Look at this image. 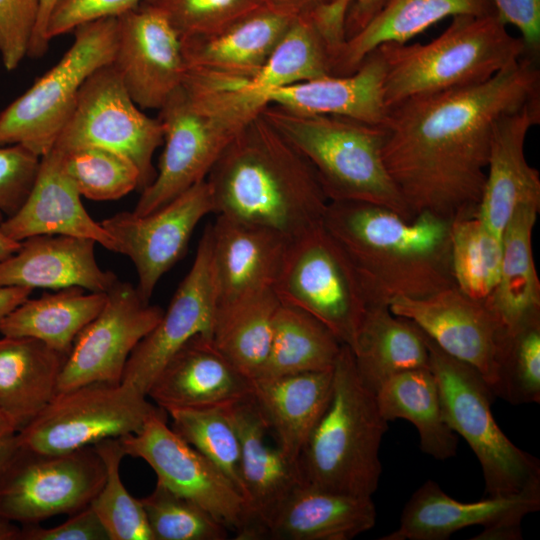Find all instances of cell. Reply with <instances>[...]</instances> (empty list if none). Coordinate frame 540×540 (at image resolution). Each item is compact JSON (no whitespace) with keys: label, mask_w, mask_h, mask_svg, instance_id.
<instances>
[{"label":"cell","mask_w":540,"mask_h":540,"mask_svg":"<svg viewBox=\"0 0 540 540\" xmlns=\"http://www.w3.org/2000/svg\"><path fill=\"white\" fill-rule=\"evenodd\" d=\"M537 60L525 54L484 82L388 108L383 161L414 216L477 213L497 121L540 96Z\"/></svg>","instance_id":"obj_1"},{"label":"cell","mask_w":540,"mask_h":540,"mask_svg":"<svg viewBox=\"0 0 540 540\" xmlns=\"http://www.w3.org/2000/svg\"><path fill=\"white\" fill-rule=\"evenodd\" d=\"M213 213L286 240L323 222L329 203L306 158L260 113L206 177Z\"/></svg>","instance_id":"obj_2"},{"label":"cell","mask_w":540,"mask_h":540,"mask_svg":"<svg viewBox=\"0 0 540 540\" xmlns=\"http://www.w3.org/2000/svg\"><path fill=\"white\" fill-rule=\"evenodd\" d=\"M322 223L352 263L369 305L455 286L451 221L429 213L406 219L371 203L331 201Z\"/></svg>","instance_id":"obj_3"},{"label":"cell","mask_w":540,"mask_h":540,"mask_svg":"<svg viewBox=\"0 0 540 540\" xmlns=\"http://www.w3.org/2000/svg\"><path fill=\"white\" fill-rule=\"evenodd\" d=\"M247 82L187 71L159 109L164 149L134 214L147 215L206 179L225 148L268 104Z\"/></svg>","instance_id":"obj_4"},{"label":"cell","mask_w":540,"mask_h":540,"mask_svg":"<svg viewBox=\"0 0 540 540\" xmlns=\"http://www.w3.org/2000/svg\"><path fill=\"white\" fill-rule=\"evenodd\" d=\"M387 429L375 393L359 376L351 349L343 345L333 369L329 404L297 460L301 481L372 497L382 472L379 449Z\"/></svg>","instance_id":"obj_5"},{"label":"cell","mask_w":540,"mask_h":540,"mask_svg":"<svg viewBox=\"0 0 540 540\" xmlns=\"http://www.w3.org/2000/svg\"><path fill=\"white\" fill-rule=\"evenodd\" d=\"M261 114L310 163L329 202L371 203L414 217L384 164L382 125L275 104H267Z\"/></svg>","instance_id":"obj_6"},{"label":"cell","mask_w":540,"mask_h":540,"mask_svg":"<svg viewBox=\"0 0 540 540\" xmlns=\"http://www.w3.org/2000/svg\"><path fill=\"white\" fill-rule=\"evenodd\" d=\"M385 63L387 108L416 95L484 82L526 54L497 15L452 17L426 44L384 43L376 48Z\"/></svg>","instance_id":"obj_7"},{"label":"cell","mask_w":540,"mask_h":540,"mask_svg":"<svg viewBox=\"0 0 540 540\" xmlns=\"http://www.w3.org/2000/svg\"><path fill=\"white\" fill-rule=\"evenodd\" d=\"M424 335L443 417L476 455L486 495L509 496L540 487L539 460L517 447L500 429L491 410L494 395L485 379L474 367L448 355Z\"/></svg>","instance_id":"obj_8"},{"label":"cell","mask_w":540,"mask_h":540,"mask_svg":"<svg viewBox=\"0 0 540 540\" xmlns=\"http://www.w3.org/2000/svg\"><path fill=\"white\" fill-rule=\"evenodd\" d=\"M117 18L92 21L74 29L61 59L0 113V147L21 145L42 157L54 146L81 87L99 68L111 64Z\"/></svg>","instance_id":"obj_9"},{"label":"cell","mask_w":540,"mask_h":540,"mask_svg":"<svg viewBox=\"0 0 540 540\" xmlns=\"http://www.w3.org/2000/svg\"><path fill=\"white\" fill-rule=\"evenodd\" d=\"M274 291L282 304L297 307L355 348L369 306L357 273L323 223L287 240Z\"/></svg>","instance_id":"obj_10"},{"label":"cell","mask_w":540,"mask_h":540,"mask_svg":"<svg viewBox=\"0 0 540 540\" xmlns=\"http://www.w3.org/2000/svg\"><path fill=\"white\" fill-rule=\"evenodd\" d=\"M159 409L126 383H89L56 393L17 436L23 448L65 453L136 433Z\"/></svg>","instance_id":"obj_11"},{"label":"cell","mask_w":540,"mask_h":540,"mask_svg":"<svg viewBox=\"0 0 540 540\" xmlns=\"http://www.w3.org/2000/svg\"><path fill=\"white\" fill-rule=\"evenodd\" d=\"M105 477L94 446L65 453L20 446L0 475V515L24 525L72 515L90 504Z\"/></svg>","instance_id":"obj_12"},{"label":"cell","mask_w":540,"mask_h":540,"mask_svg":"<svg viewBox=\"0 0 540 540\" xmlns=\"http://www.w3.org/2000/svg\"><path fill=\"white\" fill-rule=\"evenodd\" d=\"M162 144L159 119L141 111L112 64H108L96 70L81 87L53 148L67 151L93 146L117 152L139 170L142 191L155 178L152 160Z\"/></svg>","instance_id":"obj_13"},{"label":"cell","mask_w":540,"mask_h":540,"mask_svg":"<svg viewBox=\"0 0 540 540\" xmlns=\"http://www.w3.org/2000/svg\"><path fill=\"white\" fill-rule=\"evenodd\" d=\"M126 455L143 459L157 482L208 511L237 536L245 525V501L225 473L167 424L160 408L142 428L119 437Z\"/></svg>","instance_id":"obj_14"},{"label":"cell","mask_w":540,"mask_h":540,"mask_svg":"<svg viewBox=\"0 0 540 540\" xmlns=\"http://www.w3.org/2000/svg\"><path fill=\"white\" fill-rule=\"evenodd\" d=\"M106 295L100 313L76 337L57 393L95 382L120 383L131 353L164 313L128 282L118 280Z\"/></svg>","instance_id":"obj_15"},{"label":"cell","mask_w":540,"mask_h":540,"mask_svg":"<svg viewBox=\"0 0 540 540\" xmlns=\"http://www.w3.org/2000/svg\"><path fill=\"white\" fill-rule=\"evenodd\" d=\"M209 213L213 202L205 179L147 215L124 211L101 221L116 241V252L134 264L136 289L144 302L149 303L161 277L183 257L194 229Z\"/></svg>","instance_id":"obj_16"},{"label":"cell","mask_w":540,"mask_h":540,"mask_svg":"<svg viewBox=\"0 0 540 540\" xmlns=\"http://www.w3.org/2000/svg\"><path fill=\"white\" fill-rule=\"evenodd\" d=\"M389 309L412 321L445 353L474 367L493 388L508 335L485 301L453 286L422 298H395Z\"/></svg>","instance_id":"obj_17"},{"label":"cell","mask_w":540,"mask_h":540,"mask_svg":"<svg viewBox=\"0 0 540 540\" xmlns=\"http://www.w3.org/2000/svg\"><path fill=\"white\" fill-rule=\"evenodd\" d=\"M540 509V487L519 493L461 502L447 495L433 480L410 497L393 532L381 540H446L470 526H482L473 540H520L523 518Z\"/></svg>","instance_id":"obj_18"},{"label":"cell","mask_w":540,"mask_h":540,"mask_svg":"<svg viewBox=\"0 0 540 540\" xmlns=\"http://www.w3.org/2000/svg\"><path fill=\"white\" fill-rule=\"evenodd\" d=\"M214 317L212 233L211 224H208L191 268L160 321L131 353L121 382L147 396L157 375L185 343L197 335L212 339Z\"/></svg>","instance_id":"obj_19"},{"label":"cell","mask_w":540,"mask_h":540,"mask_svg":"<svg viewBox=\"0 0 540 540\" xmlns=\"http://www.w3.org/2000/svg\"><path fill=\"white\" fill-rule=\"evenodd\" d=\"M111 64L142 109L159 110L187 73L179 34L160 10L144 1L117 18Z\"/></svg>","instance_id":"obj_20"},{"label":"cell","mask_w":540,"mask_h":540,"mask_svg":"<svg viewBox=\"0 0 540 540\" xmlns=\"http://www.w3.org/2000/svg\"><path fill=\"white\" fill-rule=\"evenodd\" d=\"M211 233L215 317L274 289L284 237L220 215Z\"/></svg>","instance_id":"obj_21"},{"label":"cell","mask_w":540,"mask_h":540,"mask_svg":"<svg viewBox=\"0 0 540 540\" xmlns=\"http://www.w3.org/2000/svg\"><path fill=\"white\" fill-rule=\"evenodd\" d=\"M240 440L241 492L246 519L238 540H261L273 513L301 483L298 463L278 446L270 447L268 426L252 396L230 405Z\"/></svg>","instance_id":"obj_22"},{"label":"cell","mask_w":540,"mask_h":540,"mask_svg":"<svg viewBox=\"0 0 540 540\" xmlns=\"http://www.w3.org/2000/svg\"><path fill=\"white\" fill-rule=\"evenodd\" d=\"M540 123V96L502 116L493 131L486 180L477 214L500 239L515 209L540 205V174L524 153L529 130Z\"/></svg>","instance_id":"obj_23"},{"label":"cell","mask_w":540,"mask_h":540,"mask_svg":"<svg viewBox=\"0 0 540 540\" xmlns=\"http://www.w3.org/2000/svg\"><path fill=\"white\" fill-rule=\"evenodd\" d=\"M252 381L216 348L197 335L166 363L147 397L165 411L228 406L251 396Z\"/></svg>","instance_id":"obj_24"},{"label":"cell","mask_w":540,"mask_h":540,"mask_svg":"<svg viewBox=\"0 0 540 540\" xmlns=\"http://www.w3.org/2000/svg\"><path fill=\"white\" fill-rule=\"evenodd\" d=\"M294 19L260 7L215 32L182 38L187 71L223 80L250 81Z\"/></svg>","instance_id":"obj_25"},{"label":"cell","mask_w":540,"mask_h":540,"mask_svg":"<svg viewBox=\"0 0 540 540\" xmlns=\"http://www.w3.org/2000/svg\"><path fill=\"white\" fill-rule=\"evenodd\" d=\"M81 195L63 169L58 151L40 158L33 187L21 206L0 224L11 239L21 242L37 235H67L89 238L116 252L117 244L101 222L84 208Z\"/></svg>","instance_id":"obj_26"},{"label":"cell","mask_w":540,"mask_h":540,"mask_svg":"<svg viewBox=\"0 0 540 540\" xmlns=\"http://www.w3.org/2000/svg\"><path fill=\"white\" fill-rule=\"evenodd\" d=\"M95 245L92 239L67 235L29 237L0 261V286L107 292L119 279L98 265Z\"/></svg>","instance_id":"obj_27"},{"label":"cell","mask_w":540,"mask_h":540,"mask_svg":"<svg viewBox=\"0 0 540 540\" xmlns=\"http://www.w3.org/2000/svg\"><path fill=\"white\" fill-rule=\"evenodd\" d=\"M372 497L354 496L301 482L268 520L262 539L350 540L370 530Z\"/></svg>","instance_id":"obj_28"},{"label":"cell","mask_w":540,"mask_h":540,"mask_svg":"<svg viewBox=\"0 0 540 540\" xmlns=\"http://www.w3.org/2000/svg\"><path fill=\"white\" fill-rule=\"evenodd\" d=\"M385 63L377 49L350 75L327 76L263 93L268 104L304 114L349 117L383 125L388 108L384 101Z\"/></svg>","instance_id":"obj_29"},{"label":"cell","mask_w":540,"mask_h":540,"mask_svg":"<svg viewBox=\"0 0 540 540\" xmlns=\"http://www.w3.org/2000/svg\"><path fill=\"white\" fill-rule=\"evenodd\" d=\"M332 386L333 370L252 380L255 404L277 446L293 461L326 410Z\"/></svg>","instance_id":"obj_30"},{"label":"cell","mask_w":540,"mask_h":540,"mask_svg":"<svg viewBox=\"0 0 540 540\" xmlns=\"http://www.w3.org/2000/svg\"><path fill=\"white\" fill-rule=\"evenodd\" d=\"M497 15L492 0H386L369 23L346 39L332 64V76L352 74L363 59L384 43H407L448 16Z\"/></svg>","instance_id":"obj_31"},{"label":"cell","mask_w":540,"mask_h":540,"mask_svg":"<svg viewBox=\"0 0 540 540\" xmlns=\"http://www.w3.org/2000/svg\"><path fill=\"white\" fill-rule=\"evenodd\" d=\"M540 205L518 206L502 234L497 285L485 300L507 335L540 321V282L532 252V232Z\"/></svg>","instance_id":"obj_32"},{"label":"cell","mask_w":540,"mask_h":540,"mask_svg":"<svg viewBox=\"0 0 540 540\" xmlns=\"http://www.w3.org/2000/svg\"><path fill=\"white\" fill-rule=\"evenodd\" d=\"M66 357L34 338L0 339V410L17 432L56 395Z\"/></svg>","instance_id":"obj_33"},{"label":"cell","mask_w":540,"mask_h":540,"mask_svg":"<svg viewBox=\"0 0 540 540\" xmlns=\"http://www.w3.org/2000/svg\"><path fill=\"white\" fill-rule=\"evenodd\" d=\"M352 353L359 376L374 393L400 372L430 368L424 333L387 305L368 306Z\"/></svg>","instance_id":"obj_34"},{"label":"cell","mask_w":540,"mask_h":540,"mask_svg":"<svg viewBox=\"0 0 540 540\" xmlns=\"http://www.w3.org/2000/svg\"><path fill=\"white\" fill-rule=\"evenodd\" d=\"M106 292L67 287L28 298L0 323L8 337H30L68 355L78 334L102 310Z\"/></svg>","instance_id":"obj_35"},{"label":"cell","mask_w":540,"mask_h":540,"mask_svg":"<svg viewBox=\"0 0 540 540\" xmlns=\"http://www.w3.org/2000/svg\"><path fill=\"white\" fill-rule=\"evenodd\" d=\"M375 395L385 420L405 419L415 426L424 453L437 460L455 456L458 437L443 417L437 381L430 368L400 372L387 379Z\"/></svg>","instance_id":"obj_36"},{"label":"cell","mask_w":540,"mask_h":540,"mask_svg":"<svg viewBox=\"0 0 540 540\" xmlns=\"http://www.w3.org/2000/svg\"><path fill=\"white\" fill-rule=\"evenodd\" d=\"M342 346L317 318L281 303L274 317L269 356L260 377L333 370Z\"/></svg>","instance_id":"obj_37"},{"label":"cell","mask_w":540,"mask_h":540,"mask_svg":"<svg viewBox=\"0 0 540 540\" xmlns=\"http://www.w3.org/2000/svg\"><path fill=\"white\" fill-rule=\"evenodd\" d=\"M280 304L274 289H270L214 318V345L251 381L261 376L267 362Z\"/></svg>","instance_id":"obj_38"},{"label":"cell","mask_w":540,"mask_h":540,"mask_svg":"<svg viewBox=\"0 0 540 540\" xmlns=\"http://www.w3.org/2000/svg\"><path fill=\"white\" fill-rule=\"evenodd\" d=\"M334 49L309 14L295 18L247 86L263 94L332 76Z\"/></svg>","instance_id":"obj_39"},{"label":"cell","mask_w":540,"mask_h":540,"mask_svg":"<svg viewBox=\"0 0 540 540\" xmlns=\"http://www.w3.org/2000/svg\"><path fill=\"white\" fill-rule=\"evenodd\" d=\"M450 253L455 286L472 299L487 300L499 279L502 239L477 213L458 217L450 223Z\"/></svg>","instance_id":"obj_40"},{"label":"cell","mask_w":540,"mask_h":540,"mask_svg":"<svg viewBox=\"0 0 540 540\" xmlns=\"http://www.w3.org/2000/svg\"><path fill=\"white\" fill-rule=\"evenodd\" d=\"M166 413L172 430L219 467L242 495L240 440L230 405L171 409Z\"/></svg>","instance_id":"obj_41"},{"label":"cell","mask_w":540,"mask_h":540,"mask_svg":"<svg viewBox=\"0 0 540 540\" xmlns=\"http://www.w3.org/2000/svg\"><path fill=\"white\" fill-rule=\"evenodd\" d=\"M102 458L105 481L90 502L110 540H153L140 499L130 495L120 477V463L126 456L119 438H108L93 445Z\"/></svg>","instance_id":"obj_42"},{"label":"cell","mask_w":540,"mask_h":540,"mask_svg":"<svg viewBox=\"0 0 540 540\" xmlns=\"http://www.w3.org/2000/svg\"><path fill=\"white\" fill-rule=\"evenodd\" d=\"M55 150L80 195L89 200H117L140 189L139 170L130 159L117 152L93 146Z\"/></svg>","instance_id":"obj_43"},{"label":"cell","mask_w":540,"mask_h":540,"mask_svg":"<svg viewBox=\"0 0 540 540\" xmlns=\"http://www.w3.org/2000/svg\"><path fill=\"white\" fill-rule=\"evenodd\" d=\"M153 540H225L228 528L195 502L156 483L140 499Z\"/></svg>","instance_id":"obj_44"},{"label":"cell","mask_w":540,"mask_h":540,"mask_svg":"<svg viewBox=\"0 0 540 540\" xmlns=\"http://www.w3.org/2000/svg\"><path fill=\"white\" fill-rule=\"evenodd\" d=\"M491 392L513 405L540 402V321L507 336Z\"/></svg>","instance_id":"obj_45"},{"label":"cell","mask_w":540,"mask_h":540,"mask_svg":"<svg viewBox=\"0 0 540 540\" xmlns=\"http://www.w3.org/2000/svg\"><path fill=\"white\" fill-rule=\"evenodd\" d=\"M160 10L180 38L215 32L263 7L259 0H144Z\"/></svg>","instance_id":"obj_46"},{"label":"cell","mask_w":540,"mask_h":540,"mask_svg":"<svg viewBox=\"0 0 540 540\" xmlns=\"http://www.w3.org/2000/svg\"><path fill=\"white\" fill-rule=\"evenodd\" d=\"M40 158L21 145L0 147V212L10 217L27 199L35 182Z\"/></svg>","instance_id":"obj_47"},{"label":"cell","mask_w":540,"mask_h":540,"mask_svg":"<svg viewBox=\"0 0 540 540\" xmlns=\"http://www.w3.org/2000/svg\"><path fill=\"white\" fill-rule=\"evenodd\" d=\"M38 7L39 0H0V57L8 71L27 56Z\"/></svg>","instance_id":"obj_48"},{"label":"cell","mask_w":540,"mask_h":540,"mask_svg":"<svg viewBox=\"0 0 540 540\" xmlns=\"http://www.w3.org/2000/svg\"><path fill=\"white\" fill-rule=\"evenodd\" d=\"M144 0H59L48 24L47 38L74 31L78 26L105 18H118Z\"/></svg>","instance_id":"obj_49"},{"label":"cell","mask_w":540,"mask_h":540,"mask_svg":"<svg viewBox=\"0 0 540 540\" xmlns=\"http://www.w3.org/2000/svg\"><path fill=\"white\" fill-rule=\"evenodd\" d=\"M18 540H110V536L94 510L88 505L54 527L25 525L24 528H20Z\"/></svg>","instance_id":"obj_50"},{"label":"cell","mask_w":540,"mask_h":540,"mask_svg":"<svg viewBox=\"0 0 540 540\" xmlns=\"http://www.w3.org/2000/svg\"><path fill=\"white\" fill-rule=\"evenodd\" d=\"M497 16L521 33L526 53L538 58L540 53V0H492Z\"/></svg>","instance_id":"obj_51"},{"label":"cell","mask_w":540,"mask_h":540,"mask_svg":"<svg viewBox=\"0 0 540 540\" xmlns=\"http://www.w3.org/2000/svg\"><path fill=\"white\" fill-rule=\"evenodd\" d=\"M386 0H353L345 19L346 39L363 29L379 12Z\"/></svg>","instance_id":"obj_52"},{"label":"cell","mask_w":540,"mask_h":540,"mask_svg":"<svg viewBox=\"0 0 540 540\" xmlns=\"http://www.w3.org/2000/svg\"><path fill=\"white\" fill-rule=\"evenodd\" d=\"M59 0H39L36 25L29 43L27 56L39 58L43 56L49 46L47 38V24Z\"/></svg>","instance_id":"obj_53"},{"label":"cell","mask_w":540,"mask_h":540,"mask_svg":"<svg viewBox=\"0 0 540 540\" xmlns=\"http://www.w3.org/2000/svg\"><path fill=\"white\" fill-rule=\"evenodd\" d=\"M330 1L332 0H259L263 7L292 18L307 15Z\"/></svg>","instance_id":"obj_54"},{"label":"cell","mask_w":540,"mask_h":540,"mask_svg":"<svg viewBox=\"0 0 540 540\" xmlns=\"http://www.w3.org/2000/svg\"><path fill=\"white\" fill-rule=\"evenodd\" d=\"M33 289L22 286H0V323L26 301Z\"/></svg>","instance_id":"obj_55"},{"label":"cell","mask_w":540,"mask_h":540,"mask_svg":"<svg viewBox=\"0 0 540 540\" xmlns=\"http://www.w3.org/2000/svg\"><path fill=\"white\" fill-rule=\"evenodd\" d=\"M20 448L17 433L0 437V475Z\"/></svg>","instance_id":"obj_56"},{"label":"cell","mask_w":540,"mask_h":540,"mask_svg":"<svg viewBox=\"0 0 540 540\" xmlns=\"http://www.w3.org/2000/svg\"><path fill=\"white\" fill-rule=\"evenodd\" d=\"M3 220V214L0 212V224ZM20 244L21 242L9 238L0 227V261L15 253L19 249Z\"/></svg>","instance_id":"obj_57"},{"label":"cell","mask_w":540,"mask_h":540,"mask_svg":"<svg viewBox=\"0 0 540 540\" xmlns=\"http://www.w3.org/2000/svg\"><path fill=\"white\" fill-rule=\"evenodd\" d=\"M20 527L0 515V540H18Z\"/></svg>","instance_id":"obj_58"},{"label":"cell","mask_w":540,"mask_h":540,"mask_svg":"<svg viewBox=\"0 0 540 540\" xmlns=\"http://www.w3.org/2000/svg\"><path fill=\"white\" fill-rule=\"evenodd\" d=\"M17 433L11 420L0 410V437Z\"/></svg>","instance_id":"obj_59"}]
</instances>
